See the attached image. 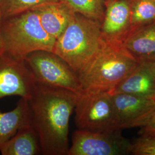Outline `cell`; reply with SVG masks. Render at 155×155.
Instances as JSON below:
<instances>
[{
  "label": "cell",
  "instance_id": "17",
  "mask_svg": "<svg viewBox=\"0 0 155 155\" xmlns=\"http://www.w3.org/2000/svg\"><path fill=\"white\" fill-rule=\"evenodd\" d=\"M130 1L132 29L155 21V0H130Z\"/></svg>",
  "mask_w": 155,
  "mask_h": 155
},
{
  "label": "cell",
  "instance_id": "9",
  "mask_svg": "<svg viewBox=\"0 0 155 155\" xmlns=\"http://www.w3.org/2000/svg\"><path fill=\"white\" fill-rule=\"evenodd\" d=\"M110 94L121 130L141 127L155 113L153 98L123 93Z\"/></svg>",
  "mask_w": 155,
  "mask_h": 155
},
{
  "label": "cell",
  "instance_id": "1",
  "mask_svg": "<svg viewBox=\"0 0 155 155\" xmlns=\"http://www.w3.org/2000/svg\"><path fill=\"white\" fill-rule=\"evenodd\" d=\"M77 98L66 89L37 83L28 101L42 154H68L69 122Z\"/></svg>",
  "mask_w": 155,
  "mask_h": 155
},
{
  "label": "cell",
  "instance_id": "11",
  "mask_svg": "<svg viewBox=\"0 0 155 155\" xmlns=\"http://www.w3.org/2000/svg\"><path fill=\"white\" fill-rule=\"evenodd\" d=\"M155 92V61H140L110 94L123 93L153 98Z\"/></svg>",
  "mask_w": 155,
  "mask_h": 155
},
{
  "label": "cell",
  "instance_id": "21",
  "mask_svg": "<svg viewBox=\"0 0 155 155\" xmlns=\"http://www.w3.org/2000/svg\"><path fill=\"white\" fill-rule=\"evenodd\" d=\"M2 15L0 12V55L4 54L5 53V45H4V43L2 39V33H1V23H2Z\"/></svg>",
  "mask_w": 155,
  "mask_h": 155
},
{
  "label": "cell",
  "instance_id": "3",
  "mask_svg": "<svg viewBox=\"0 0 155 155\" xmlns=\"http://www.w3.org/2000/svg\"><path fill=\"white\" fill-rule=\"evenodd\" d=\"M138 63L121 45L103 40L97 54L79 74L82 90L110 93Z\"/></svg>",
  "mask_w": 155,
  "mask_h": 155
},
{
  "label": "cell",
  "instance_id": "16",
  "mask_svg": "<svg viewBox=\"0 0 155 155\" xmlns=\"http://www.w3.org/2000/svg\"><path fill=\"white\" fill-rule=\"evenodd\" d=\"M75 13L102 22L105 11L106 0H60Z\"/></svg>",
  "mask_w": 155,
  "mask_h": 155
},
{
  "label": "cell",
  "instance_id": "10",
  "mask_svg": "<svg viewBox=\"0 0 155 155\" xmlns=\"http://www.w3.org/2000/svg\"><path fill=\"white\" fill-rule=\"evenodd\" d=\"M132 29L130 0L105 2V11L101 23L102 39L107 43L121 45Z\"/></svg>",
  "mask_w": 155,
  "mask_h": 155
},
{
  "label": "cell",
  "instance_id": "6",
  "mask_svg": "<svg viewBox=\"0 0 155 155\" xmlns=\"http://www.w3.org/2000/svg\"><path fill=\"white\" fill-rule=\"evenodd\" d=\"M24 61L37 83L66 89L77 94L83 91L77 73L53 52L35 51Z\"/></svg>",
  "mask_w": 155,
  "mask_h": 155
},
{
  "label": "cell",
  "instance_id": "2",
  "mask_svg": "<svg viewBox=\"0 0 155 155\" xmlns=\"http://www.w3.org/2000/svg\"><path fill=\"white\" fill-rule=\"evenodd\" d=\"M101 23L76 13L64 32L56 40L53 52L66 61L78 75L101 47L103 40Z\"/></svg>",
  "mask_w": 155,
  "mask_h": 155
},
{
  "label": "cell",
  "instance_id": "12",
  "mask_svg": "<svg viewBox=\"0 0 155 155\" xmlns=\"http://www.w3.org/2000/svg\"><path fill=\"white\" fill-rule=\"evenodd\" d=\"M121 45L138 62L155 61V21L132 29Z\"/></svg>",
  "mask_w": 155,
  "mask_h": 155
},
{
  "label": "cell",
  "instance_id": "7",
  "mask_svg": "<svg viewBox=\"0 0 155 155\" xmlns=\"http://www.w3.org/2000/svg\"><path fill=\"white\" fill-rule=\"evenodd\" d=\"M117 129L95 132L81 129L72 134L68 155H125L130 154L132 143Z\"/></svg>",
  "mask_w": 155,
  "mask_h": 155
},
{
  "label": "cell",
  "instance_id": "23",
  "mask_svg": "<svg viewBox=\"0 0 155 155\" xmlns=\"http://www.w3.org/2000/svg\"><path fill=\"white\" fill-rule=\"evenodd\" d=\"M153 100H155V94H154V95H153Z\"/></svg>",
  "mask_w": 155,
  "mask_h": 155
},
{
  "label": "cell",
  "instance_id": "14",
  "mask_svg": "<svg viewBox=\"0 0 155 155\" xmlns=\"http://www.w3.org/2000/svg\"><path fill=\"white\" fill-rule=\"evenodd\" d=\"M0 152L2 155H36L41 153L39 136L32 124L20 128L2 144Z\"/></svg>",
  "mask_w": 155,
  "mask_h": 155
},
{
  "label": "cell",
  "instance_id": "19",
  "mask_svg": "<svg viewBox=\"0 0 155 155\" xmlns=\"http://www.w3.org/2000/svg\"><path fill=\"white\" fill-rule=\"evenodd\" d=\"M130 154L155 155V139L140 136L132 143Z\"/></svg>",
  "mask_w": 155,
  "mask_h": 155
},
{
  "label": "cell",
  "instance_id": "18",
  "mask_svg": "<svg viewBox=\"0 0 155 155\" xmlns=\"http://www.w3.org/2000/svg\"><path fill=\"white\" fill-rule=\"evenodd\" d=\"M59 1L60 0H0V12L2 18H8L41 5Z\"/></svg>",
  "mask_w": 155,
  "mask_h": 155
},
{
  "label": "cell",
  "instance_id": "4",
  "mask_svg": "<svg viewBox=\"0 0 155 155\" xmlns=\"http://www.w3.org/2000/svg\"><path fill=\"white\" fill-rule=\"evenodd\" d=\"M1 33L5 53L21 59L37 51L53 52L55 43L56 39L45 31L34 9L2 21Z\"/></svg>",
  "mask_w": 155,
  "mask_h": 155
},
{
  "label": "cell",
  "instance_id": "20",
  "mask_svg": "<svg viewBox=\"0 0 155 155\" xmlns=\"http://www.w3.org/2000/svg\"><path fill=\"white\" fill-rule=\"evenodd\" d=\"M139 134L140 136L155 139V113L140 127Z\"/></svg>",
  "mask_w": 155,
  "mask_h": 155
},
{
  "label": "cell",
  "instance_id": "22",
  "mask_svg": "<svg viewBox=\"0 0 155 155\" xmlns=\"http://www.w3.org/2000/svg\"><path fill=\"white\" fill-rule=\"evenodd\" d=\"M116 1V0H106L105 2H111V1Z\"/></svg>",
  "mask_w": 155,
  "mask_h": 155
},
{
  "label": "cell",
  "instance_id": "13",
  "mask_svg": "<svg viewBox=\"0 0 155 155\" xmlns=\"http://www.w3.org/2000/svg\"><path fill=\"white\" fill-rule=\"evenodd\" d=\"M33 9L38 13L45 31L56 40L64 32L76 13L61 1L46 3Z\"/></svg>",
  "mask_w": 155,
  "mask_h": 155
},
{
  "label": "cell",
  "instance_id": "5",
  "mask_svg": "<svg viewBox=\"0 0 155 155\" xmlns=\"http://www.w3.org/2000/svg\"><path fill=\"white\" fill-rule=\"evenodd\" d=\"M74 111L75 124L79 129L95 132L120 129L109 93L82 91L78 94Z\"/></svg>",
  "mask_w": 155,
  "mask_h": 155
},
{
  "label": "cell",
  "instance_id": "8",
  "mask_svg": "<svg viewBox=\"0 0 155 155\" xmlns=\"http://www.w3.org/2000/svg\"><path fill=\"white\" fill-rule=\"evenodd\" d=\"M37 82L24 59L0 55V99L16 95L29 100Z\"/></svg>",
  "mask_w": 155,
  "mask_h": 155
},
{
  "label": "cell",
  "instance_id": "15",
  "mask_svg": "<svg viewBox=\"0 0 155 155\" xmlns=\"http://www.w3.org/2000/svg\"><path fill=\"white\" fill-rule=\"evenodd\" d=\"M32 124V114L27 99L21 98L12 110L0 111V146L12 137L21 127Z\"/></svg>",
  "mask_w": 155,
  "mask_h": 155
}]
</instances>
